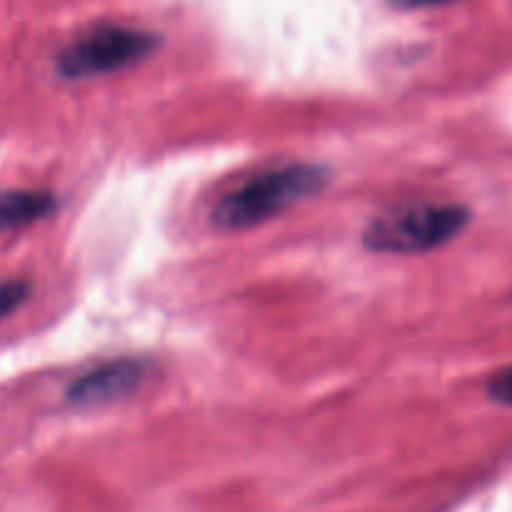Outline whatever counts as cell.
Returning <instances> with one entry per match:
<instances>
[{"label": "cell", "instance_id": "obj_1", "mask_svg": "<svg viewBox=\"0 0 512 512\" xmlns=\"http://www.w3.org/2000/svg\"><path fill=\"white\" fill-rule=\"evenodd\" d=\"M328 180L330 173L323 165L290 163L270 168L225 193L210 213V220L220 230L255 228L318 195Z\"/></svg>", "mask_w": 512, "mask_h": 512}, {"label": "cell", "instance_id": "obj_2", "mask_svg": "<svg viewBox=\"0 0 512 512\" xmlns=\"http://www.w3.org/2000/svg\"><path fill=\"white\" fill-rule=\"evenodd\" d=\"M470 210L458 203H413L370 220L363 245L380 255H420L458 238Z\"/></svg>", "mask_w": 512, "mask_h": 512}, {"label": "cell", "instance_id": "obj_3", "mask_svg": "<svg viewBox=\"0 0 512 512\" xmlns=\"http://www.w3.org/2000/svg\"><path fill=\"white\" fill-rule=\"evenodd\" d=\"M160 35L130 25H100L65 45L55 58V70L63 80H90L118 73L153 55Z\"/></svg>", "mask_w": 512, "mask_h": 512}, {"label": "cell", "instance_id": "obj_4", "mask_svg": "<svg viewBox=\"0 0 512 512\" xmlns=\"http://www.w3.org/2000/svg\"><path fill=\"white\" fill-rule=\"evenodd\" d=\"M155 365L143 358H113L93 365L65 388V403L70 408L90 410L120 403L138 393L150 378Z\"/></svg>", "mask_w": 512, "mask_h": 512}, {"label": "cell", "instance_id": "obj_5", "mask_svg": "<svg viewBox=\"0 0 512 512\" xmlns=\"http://www.w3.org/2000/svg\"><path fill=\"white\" fill-rule=\"evenodd\" d=\"M55 210L58 198L50 190H0V233L40 223Z\"/></svg>", "mask_w": 512, "mask_h": 512}, {"label": "cell", "instance_id": "obj_6", "mask_svg": "<svg viewBox=\"0 0 512 512\" xmlns=\"http://www.w3.org/2000/svg\"><path fill=\"white\" fill-rule=\"evenodd\" d=\"M30 298V283L20 278L0 280V323Z\"/></svg>", "mask_w": 512, "mask_h": 512}, {"label": "cell", "instance_id": "obj_7", "mask_svg": "<svg viewBox=\"0 0 512 512\" xmlns=\"http://www.w3.org/2000/svg\"><path fill=\"white\" fill-rule=\"evenodd\" d=\"M488 395L493 403L512 408V368H505L493 375V380L488 383Z\"/></svg>", "mask_w": 512, "mask_h": 512}, {"label": "cell", "instance_id": "obj_8", "mask_svg": "<svg viewBox=\"0 0 512 512\" xmlns=\"http://www.w3.org/2000/svg\"><path fill=\"white\" fill-rule=\"evenodd\" d=\"M400 10H418V8H438V5H450L455 0H390Z\"/></svg>", "mask_w": 512, "mask_h": 512}]
</instances>
